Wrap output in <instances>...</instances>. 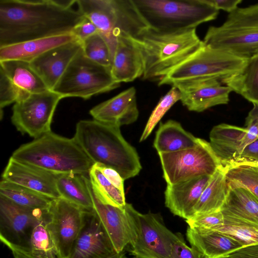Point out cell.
Here are the masks:
<instances>
[{
  "instance_id": "cell-1",
  "label": "cell",
  "mask_w": 258,
  "mask_h": 258,
  "mask_svg": "<svg viewBox=\"0 0 258 258\" xmlns=\"http://www.w3.org/2000/svg\"><path fill=\"white\" fill-rule=\"evenodd\" d=\"M76 1L0 0V47L72 33L85 17Z\"/></svg>"
},
{
  "instance_id": "cell-2",
  "label": "cell",
  "mask_w": 258,
  "mask_h": 258,
  "mask_svg": "<svg viewBox=\"0 0 258 258\" xmlns=\"http://www.w3.org/2000/svg\"><path fill=\"white\" fill-rule=\"evenodd\" d=\"M74 139L93 164L115 170L124 180L142 169L139 155L122 136L120 127L96 120H81L76 124Z\"/></svg>"
},
{
  "instance_id": "cell-3",
  "label": "cell",
  "mask_w": 258,
  "mask_h": 258,
  "mask_svg": "<svg viewBox=\"0 0 258 258\" xmlns=\"http://www.w3.org/2000/svg\"><path fill=\"white\" fill-rule=\"evenodd\" d=\"M11 157L56 174L88 176L94 164L74 137L68 138L51 131L22 145Z\"/></svg>"
},
{
  "instance_id": "cell-4",
  "label": "cell",
  "mask_w": 258,
  "mask_h": 258,
  "mask_svg": "<svg viewBox=\"0 0 258 258\" xmlns=\"http://www.w3.org/2000/svg\"><path fill=\"white\" fill-rule=\"evenodd\" d=\"M134 39L143 56L144 80L160 79L204 44L196 28L174 33H160L148 28Z\"/></svg>"
},
{
  "instance_id": "cell-5",
  "label": "cell",
  "mask_w": 258,
  "mask_h": 258,
  "mask_svg": "<svg viewBox=\"0 0 258 258\" xmlns=\"http://www.w3.org/2000/svg\"><path fill=\"white\" fill-rule=\"evenodd\" d=\"M149 28L160 33L195 29L215 20L219 10L205 0H133Z\"/></svg>"
},
{
  "instance_id": "cell-6",
  "label": "cell",
  "mask_w": 258,
  "mask_h": 258,
  "mask_svg": "<svg viewBox=\"0 0 258 258\" xmlns=\"http://www.w3.org/2000/svg\"><path fill=\"white\" fill-rule=\"evenodd\" d=\"M76 3L108 43L112 58L117 37L135 38L149 28L133 0H77Z\"/></svg>"
},
{
  "instance_id": "cell-7",
  "label": "cell",
  "mask_w": 258,
  "mask_h": 258,
  "mask_svg": "<svg viewBox=\"0 0 258 258\" xmlns=\"http://www.w3.org/2000/svg\"><path fill=\"white\" fill-rule=\"evenodd\" d=\"M205 45L249 58L258 50V4L237 8L219 26H210L203 40Z\"/></svg>"
},
{
  "instance_id": "cell-8",
  "label": "cell",
  "mask_w": 258,
  "mask_h": 258,
  "mask_svg": "<svg viewBox=\"0 0 258 258\" xmlns=\"http://www.w3.org/2000/svg\"><path fill=\"white\" fill-rule=\"evenodd\" d=\"M248 58L203 45L195 53L159 79V86L201 78L220 80L238 72Z\"/></svg>"
},
{
  "instance_id": "cell-9",
  "label": "cell",
  "mask_w": 258,
  "mask_h": 258,
  "mask_svg": "<svg viewBox=\"0 0 258 258\" xmlns=\"http://www.w3.org/2000/svg\"><path fill=\"white\" fill-rule=\"evenodd\" d=\"M124 209L130 227L131 254L135 258H169L179 234L169 230L155 214H142L127 203Z\"/></svg>"
},
{
  "instance_id": "cell-10",
  "label": "cell",
  "mask_w": 258,
  "mask_h": 258,
  "mask_svg": "<svg viewBox=\"0 0 258 258\" xmlns=\"http://www.w3.org/2000/svg\"><path fill=\"white\" fill-rule=\"evenodd\" d=\"M111 74V68L88 58L83 49L73 59L52 90L62 98L75 97L88 99L95 95L109 92L120 86Z\"/></svg>"
},
{
  "instance_id": "cell-11",
  "label": "cell",
  "mask_w": 258,
  "mask_h": 258,
  "mask_svg": "<svg viewBox=\"0 0 258 258\" xmlns=\"http://www.w3.org/2000/svg\"><path fill=\"white\" fill-rule=\"evenodd\" d=\"M158 154L167 184L199 176H211L222 166L210 143L200 138L192 148Z\"/></svg>"
},
{
  "instance_id": "cell-12",
  "label": "cell",
  "mask_w": 258,
  "mask_h": 258,
  "mask_svg": "<svg viewBox=\"0 0 258 258\" xmlns=\"http://www.w3.org/2000/svg\"><path fill=\"white\" fill-rule=\"evenodd\" d=\"M62 97L53 91L31 94L15 103L11 121L22 134L36 139L51 131V123Z\"/></svg>"
},
{
  "instance_id": "cell-13",
  "label": "cell",
  "mask_w": 258,
  "mask_h": 258,
  "mask_svg": "<svg viewBox=\"0 0 258 258\" xmlns=\"http://www.w3.org/2000/svg\"><path fill=\"white\" fill-rule=\"evenodd\" d=\"M48 209L23 207L0 195L2 242L8 248L14 247L28 251L32 231L39 223L49 219Z\"/></svg>"
},
{
  "instance_id": "cell-14",
  "label": "cell",
  "mask_w": 258,
  "mask_h": 258,
  "mask_svg": "<svg viewBox=\"0 0 258 258\" xmlns=\"http://www.w3.org/2000/svg\"><path fill=\"white\" fill-rule=\"evenodd\" d=\"M47 226L55 244L56 257L68 258L83 226L85 210L59 198L49 208Z\"/></svg>"
},
{
  "instance_id": "cell-15",
  "label": "cell",
  "mask_w": 258,
  "mask_h": 258,
  "mask_svg": "<svg viewBox=\"0 0 258 258\" xmlns=\"http://www.w3.org/2000/svg\"><path fill=\"white\" fill-rule=\"evenodd\" d=\"M183 105L188 110L203 112L212 107L226 104L232 91L217 78H201L176 83Z\"/></svg>"
},
{
  "instance_id": "cell-16",
  "label": "cell",
  "mask_w": 258,
  "mask_h": 258,
  "mask_svg": "<svg viewBox=\"0 0 258 258\" xmlns=\"http://www.w3.org/2000/svg\"><path fill=\"white\" fill-rule=\"evenodd\" d=\"M116 253L95 211L85 210L83 226L68 258H108Z\"/></svg>"
},
{
  "instance_id": "cell-17",
  "label": "cell",
  "mask_w": 258,
  "mask_h": 258,
  "mask_svg": "<svg viewBox=\"0 0 258 258\" xmlns=\"http://www.w3.org/2000/svg\"><path fill=\"white\" fill-rule=\"evenodd\" d=\"M54 174L37 167L16 161L10 157L2 179L39 192L51 199L60 198Z\"/></svg>"
},
{
  "instance_id": "cell-18",
  "label": "cell",
  "mask_w": 258,
  "mask_h": 258,
  "mask_svg": "<svg viewBox=\"0 0 258 258\" xmlns=\"http://www.w3.org/2000/svg\"><path fill=\"white\" fill-rule=\"evenodd\" d=\"M82 49V42L75 40L45 52L30 63L47 88L52 90Z\"/></svg>"
},
{
  "instance_id": "cell-19",
  "label": "cell",
  "mask_w": 258,
  "mask_h": 258,
  "mask_svg": "<svg viewBox=\"0 0 258 258\" xmlns=\"http://www.w3.org/2000/svg\"><path fill=\"white\" fill-rule=\"evenodd\" d=\"M85 181L90 193L93 209L108 234L117 253L129 245L131 232L124 208L113 206L102 202L94 191L88 176Z\"/></svg>"
},
{
  "instance_id": "cell-20",
  "label": "cell",
  "mask_w": 258,
  "mask_h": 258,
  "mask_svg": "<svg viewBox=\"0 0 258 258\" xmlns=\"http://www.w3.org/2000/svg\"><path fill=\"white\" fill-rule=\"evenodd\" d=\"M210 144L224 167L236 163L243 150L253 142L245 128L226 123L214 126Z\"/></svg>"
},
{
  "instance_id": "cell-21",
  "label": "cell",
  "mask_w": 258,
  "mask_h": 258,
  "mask_svg": "<svg viewBox=\"0 0 258 258\" xmlns=\"http://www.w3.org/2000/svg\"><path fill=\"white\" fill-rule=\"evenodd\" d=\"M90 114L94 120L119 127L135 122L139 115L135 88L131 87L97 105Z\"/></svg>"
},
{
  "instance_id": "cell-22",
  "label": "cell",
  "mask_w": 258,
  "mask_h": 258,
  "mask_svg": "<svg viewBox=\"0 0 258 258\" xmlns=\"http://www.w3.org/2000/svg\"><path fill=\"white\" fill-rule=\"evenodd\" d=\"M145 63L142 51L133 38L119 36L113 55L111 74L117 83L133 82L142 77Z\"/></svg>"
},
{
  "instance_id": "cell-23",
  "label": "cell",
  "mask_w": 258,
  "mask_h": 258,
  "mask_svg": "<svg viewBox=\"0 0 258 258\" xmlns=\"http://www.w3.org/2000/svg\"><path fill=\"white\" fill-rule=\"evenodd\" d=\"M211 176H199L176 183L167 184L164 192L166 207L173 215L185 220L192 217L194 208Z\"/></svg>"
},
{
  "instance_id": "cell-24",
  "label": "cell",
  "mask_w": 258,
  "mask_h": 258,
  "mask_svg": "<svg viewBox=\"0 0 258 258\" xmlns=\"http://www.w3.org/2000/svg\"><path fill=\"white\" fill-rule=\"evenodd\" d=\"M186 236L202 258H220L243 246L232 237L209 228L188 226Z\"/></svg>"
},
{
  "instance_id": "cell-25",
  "label": "cell",
  "mask_w": 258,
  "mask_h": 258,
  "mask_svg": "<svg viewBox=\"0 0 258 258\" xmlns=\"http://www.w3.org/2000/svg\"><path fill=\"white\" fill-rule=\"evenodd\" d=\"M75 40L78 39L71 33L3 46L0 47V61L19 60L31 62L45 52Z\"/></svg>"
},
{
  "instance_id": "cell-26",
  "label": "cell",
  "mask_w": 258,
  "mask_h": 258,
  "mask_svg": "<svg viewBox=\"0 0 258 258\" xmlns=\"http://www.w3.org/2000/svg\"><path fill=\"white\" fill-rule=\"evenodd\" d=\"M199 138L185 131L181 124L174 120L160 122L153 143L159 153H170L192 148Z\"/></svg>"
},
{
  "instance_id": "cell-27",
  "label": "cell",
  "mask_w": 258,
  "mask_h": 258,
  "mask_svg": "<svg viewBox=\"0 0 258 258\" xmlns=\"http://www.w3.org/2000/svg\"><path fill=\"white\" fill-rule=\"evenodd\" d=\"M0 70L26 97L49 90L30 62L19 60L0 61Z\"/></svg>"
},
{
  "instance_id": "cell-28",
  "label": "cell",
  "mask_w": 258,
  "mask_h": 258,
  "mask_svg": "<svg viewBox=\"0 0 258 258\" xmlns=\"http://www.w3.org/2000/svg\"><path fill=\"white\" fill-rule=\"evenodd\" d=\"M221 211L224 216L258 225V199L244 188L229 187Z\"/></svg>"
},
{
  "instance_id": "cell-29",
  "label": "cell",
  "mask_w": 258,
  "mask_h": 258,
  "mask_svg": "<svg viewBox=\"0 0 258 258\" xmlns=\"http://www.w3.org/2000/svg\"><path fill=\"white\" fill-rule=\"evenodd\" d=\"M221 82L249 102L258 104V54L249 57L237 73L223 78Z\"/></svg>"
},
{
  "instance_id": "cell-30",
  "label": "cell",
  "mask_w": 258,
  "mask_h": 258,
  "mask_svg": "<svg viewBox=\"0 0 258 258\" xmlns=\"http://www.w3.org/2000/svg\"><path fill=\"white\" fill-rule=\"evenodd\" d=\"M229 190L224 168L221 166L210 179L194 208V216L221 210Z\"/></svg>"
},
{
  "instance_id": "cell-31",
  "label": "cell",
  "mask_w": 258,
  "mask_h": 258,
  "mask_svg": "<svg viewBox=\"0 0 258 258\" xmlns=\"http://www.w3.org/2000/svg\"><path fill=\"white\" fill-rule=\"evenodd\" d=\"M85 176L74 173L57 174L56 184L60 198L84 210H92L93 204Z\"/></svg>"
},
{
  "instance_id": "cell-32",
  "label": "cell",
  "mask_w": 258,
  "mask_h": 258,
  "mask_svg": "<svg viewBox=\"0 0 258 258\" xmlns=\"http://www.w3.org/2000/svg\"><path fill=\"white\" fill-rule=\"evenodd\" d=\"M0 195L19 205L42 210L48 209L53 200L36 191L4 179L0 182Z\"/></svg>"
},
{
  "instance_id": "cell-33",
  "label": "cell",
  "mask_w": 258,
  "mask_h": 258,
  "mask_svg": "<svg viewBox=\"0 0 258 258\" xmlns=\"http://www.w3.org/2000/svg\"><path fill=\"white\" fill-rule=\"evenodd\" d=\"M224 168L229 187L244 188L258 199V164L241 163Z\"/></svg>"
},
{
  "instance_id": "cell-34",
  "label": "cell",
  "mask_w": 258,
  "mask_h": 258,
  "mask_svg": "<svg viewBox=\"0 0 258 258\" xmlns=\"http://www.w3.org/2000/svg\"><path fill=\"white\" fill-rule=\"evenodd\" d=\"M88 178L94 191L102 202L114 207L124 208L126 204L124 193L103 175L96 164L91 167Z\"/></svg>"
},
{
  "instance_id": "cell-35",
  "label": "cell",
  "mask_w": 258,
  "mask_h": 258,
  "mask_svg": "<svg viewBox=\"0 0 258 258\" xmlns=\"http://www.w3.org/2000/svg\"><path fill=\"white\" fill-rule=\"evenodd\" d=\"M223 216V224L210 229L232 237L243 246L258 244V225Z\"/></svg>"
},
{
  "instance_id": "cell-36",
  "label": "cell",
  "mask_w": 258,
  "mask_h": 258,
  "mask_svg": "<svg viewBox=\"0 0 258 258\" xmlns=\"http://www.w3.org/2000/svg\"><path fill=\"white\" fill-rule=\"evenodd\" d=\"M49 219L39 223L31 235L29 251L40 258H56V251L51 233L47 227Z\"/></svg>"
},
{
  "instance_id": "cell-37",
  "label": "cell",
  "mask_w": 258,
  "mask_h": 258,
  "mask_svg": "<svg viewBox=\"0 0 258 258\" xmlns=\"http://www.w3.org/2000/svg\"><path fill=\"white\" fill-rule=\"evenodd\" d=\"M82 49L85 55L92 61L111 68L112 56L109 45L98 32L85 40Z\"/></svg>"
},
{
  "instance_id": "cell-38",
  "label": "cell",
  "mask_w": 258,
  "mask_h": 258,
  "mask_svg": "<svg viewBox=\"0 0 258 258\" xmlns=\"http://www.w3.org/2000/svg\"><path fill=\"white\" fill-rule=\"evenodd\" d=\"M180 99L179 90L176 87L171 86V88L161 97L152 111L140 138V142L145 141L150 136L165 113Z\"/></svg>"
},
{
  "instance_id": "cell-39",
  "label": "cell",
  "mask_w": 258,
  "mask_h": 258,
  "mask_svg": "<svg viewBox=\"0 0 258 258\" xmlns=\"http://www.w3.org/2000/svg\"><path fill=\"white\" fill-rule=\"evenodd\" d=\"M26 97L15 86L4 72L0 70V109Z\"/></svg>"
},
{
  "instance_id": "cell-40",
  "label": "cell",
  "mask_w": 258,
  "mask_h": 258,
  "mask_svg": "<svg viewBox=\"0 0 258 258\" xmlns=\"http://www.w3.org/2000/svg\"><path fill=\"white\" fill-rule=\"evenodd\" d=\"M185 222L188 226L204 228H212L224 223V216L221 210L194 216Z\"/></svg>"
},
{
  "instance_id": "cell-41",
  "label": "cell",
  "mask_w": 258,
  "mask_h": 258,
  "mask_svg": "<svg viewBox=\"0 0 258 258\" xmlns=\"http://www.w3.org/2000/svg\"><path fill=\"white\" fill-rule=\"evenodd\" d=\"M169 258H202L200 253L186 245L182 236L179 237L174 243Z\"/></svg>"
},
{
  "instance_id": "cell-42",
  "label": "cell",
  "mask_w": 258,
  "mask_h": 258,
  "mask_svg": "<svg viewBox=\"0 0 258 258\" xmlns=\"http://www.w3.org/2000/svg\"><path fill=\"white\" fill-rule=\"evenodd\" d=\"M98 32L96 26L85 17L83 20L74 28L72 34L78 40L83 42Z\"/></svg>"
},
{
  "instance_id": "cell-43",
  "label": "cell",
  "mask_w": 258,
  "mask_h": 258,
  "mask_svg": "<svg viewBox=\"0 0 258 258\" xmlns=\"http://www.w3.org/2000/svg\"><path fill=\"white\" fill-rule=\"evenodd\" d=\"M244 127L253 141L258 138V104H253L248 112L245 118Z\"/></svg>"
},
{
  "instance_id": "cell-44",
  "label": "cell",
  "mask_w": 258,
  "mask_h": 258,
  "mask_svg": "<svg viewBox=\"0 0 258 258\" xmlns=\"http://www.w3.org/2000/svg\"><path fill=\"white\" fill-rule=\"evenodd\" d=\"M241 163L258 164V138L245 147L235 164Z\"/></svg>"
},
{
  "instance_id": "cell-45",
  "label": "cell",
  "mask_w": 258,
  "mask_h": 258,
  "mask_svg": "<svg viewBox=\"0 0 258 258\" xmlns=\"http://www.w3.org/2000/svg\"><path fill=\"white\" fill-rule=\"evenodd\" d=\"M103 175L121 192L124 193V180L120 174L114 169L104 165L96 164Z\"/></svg>"
},
{
  "instance_id": "cell-46",
  "label": "cell",
  "mask_w": 258,
  "mask_h": 258,
  "mask_svg": "<svg viewBox=\"0 0 258 258\" xmlns=\"http://www.w3.org/2000/svg\"><path fill=\"white\" fill-rule=\"evenodd\" d=\"M220 258H258V244L243 246Z\"/></svg>"
},
{
  "instance_id": "cell-47",
  "label": "cell",
  "mask_w": 258,
  "mask_h": 258,
  "mask_svg": "<svg viewBox=\"0 0 258 258\" xmlns=\"http://www.w3.org/2000/svg\"><path fill=\"white\" fill-rule=\"evenodd\" d=\"M206 2L216 9L222 10L229 13L233 12L238 8V5L242 1L241 0H205Z\"/></svg>"
},
{
  "instance_id": "cell-48",
  "label": "cell",
  "mask_w": 258,
  "mask_h": 258,
  "mask_svg": "<svg viewBox=\"0 0 258 258\" xmlns=\"http://www.w3.org/2000/svg\"><path fill=\"white\" fill-rule=\"evenodd\" d=\"M14 258H40L31 254L29 251L20 248L10 247Z\"/></svg>"
},
{
  "instance_id": "cell-49",
  "label": "cell",
  "mask_w": 258,
  "mask_h": 258,
  "mask_svg": "<svg viewBox=\"0 0 258 258\" xmlns=\"http://www.w3.org/2000/svg\"><path fill=\"white\" fill-rule=\"evenodd\" d=\"M124 256V253L123 251H122L119 253H116L108 258H123Z\"/></svg>"
},
{
  "instance_id": "cell-50",
  "label": "cell",
  "mask_w": 258,
  "mask_h": 258,
  "mask_svg": "<svg viewBox=\"0 0 258 258\" xmlns=\"http://www.w3.org/2000/svg\"><path fill=\"white\" fill-rule=\"evenodd\" d=\"M123 258H129V257H125V255L123 257ZM134 258H135V257H134Z\"/></svg>"
},
{
  "instance_id": "cell-51",
  "label": "cell",
  "mask_w": 258,
  "mask_h": 258,
  "mask_svg": "<svg viewBox=\"0 0 258 258\" xmlns=\"http://www.w3.org/2000/svg\"><path fill=\"white\" fill-rule=\"evenodd\" d=\"M255 54H258V50L256 51Z\"/></svg>"
}]
</instances>
